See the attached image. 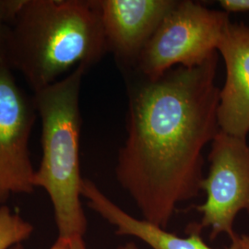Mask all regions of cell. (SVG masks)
Segmentation results:
<instances>
[{
	"mask_svg": "<svg viewBox=\"0 0 249 249\" xmlns=\"http://www.w3.org/2000/svg\"><path fill=\"white\" fill-rule=\"evenodd\" d=\"M218 62L217 52L199 66L175 67L129 99L116 178L143 220L165 230L178 203L199 195L204 148L221 131Z\"/></svg>",
	"mask_w": 249,
	"mask_h": 249,
	"instance_id": "1",
	"label": "cell"
},
{
	"mask_svg": "<svg viewBox=\"0 0 249 249\" xmlns=\"http://www.w3.org/2000/svg\"><path fill=\"white\" fill-rule=\"evenodd\" d=\"M107 51L97 0H22L10 25L5 65L36 92L73 68L89 69Z\"/></svg>",
	"mask_w": 249,
	"mask_h": 249,
	"instance_id": "2",
	"label": "cell"
},
{
	"mask_svg": "<svg viewBox=\"0 0 249 249\" xmlns=\"http://www.w3.org/2000/svg\"><path fill=\"white\" fill-rule=\"evenodd\" d=\"M89 69L80 65L68 76L34 92L41 119L42 159L36 170L35 187L44 188L53 204L58 238L83 237L87 219L80 196V87Z\"/></svg>",
	"mask_w": 249,
	"mask_h": 249,
	"instance_id": "3",
	"label": "cell"
},
{
	"mask_svg": "<svg viewBox=\"0 0 249 249\" xmlns=\"http://www.w3.org/2000/svg\"><path fill=\"white\" fill-rule=\"evenodd\" d=\"M229 22V14L223 10L178 1L143 48L137 61L140 71L153 80L178 66L203 64L217 53Z\"/></svg>",
	"mask_w": 249,
	"mask_h": 249,
	"instance_id": "4",
	"label": "cell"
},
{
	"mask_svg": "<svg viewBox=\"0 0 249 249\" xmlns=\"http://www.w3.org/2000/svg\"><path fill=\"white\" fill-rule=\"evenodd\" d=\"M209 154L210 169L203 178L202 204L194 206L201 214L200 230L211 229V239L227 234L231 241L238 235L233 222L242 211L249 213V143L246 138L220 131Z\"/></svg>",
	"mask_w": 249,
	"mask_h": 249,
	"instance_id": "5",
	"label": "cell"
},
{
	"mask_svg": "<svg viewBox=\"0 0 249 249\" xmlns=\"http://www.w3.org/2000/svg\"><path fill=\"white\" fill-rule=\"evenodd\" d=\"M37 116L34 96L18 86L10 69L0 65V206L11 195L36 188L29 143Z\"/></svg>",
	"mask_w": 249,
	"mask_h": 249,
	"instance_id": "6",
	"label": "cell"
},
{
	"mask_svg": "<svg viewBox=\"0 0 249 249\" xmlns=\"http://www.w3.org/2000/svg\"><path fill=\"white\" fill-rule=\"evenodd\" d=\"M177 0H97L108 51L126 63L140 54Z\"/></svg>",
	"mask_w": 249,
	"mask_h": 249,
	"instance_id": "7",
	"label": "cell"
},
{
	"mask_svg": "<svg viewBox=\"0 0 249 249\" xmlns=\"http://www.w3.org/2000/svg\"><path fill=\"white\" fill-rule=\"evenodd\" d=\"M226 68L220 91L218 122L221 131L246 138L249 133V26L229 22L217 47Z\"/></svg>",
	"mask_w": 249,
	"mask_h": 249,
	"instance_id": "8",
	"label": "cell"
},
{
	"mask_svg": "<svg viewBox=\"0 0 249 249\" xmlns=\"http://www.w3.org/2000/svg\"><path fill=\"white\" fill-rule=\"evenodd\" d=\"M81 196L88 200V206L91 210L116 227V234L136 237L152 249H215L209 247L202 239V231L197 223L188 224V236L180 237L174 232L126 213L89 179L82 181ZM224 249H241L240 236L231 241V246Z\"/></svg>",
	"mask_w": 249,
	"mask_h": 249,
	"instance_id": "9",
	"label": "cell"
},
{
	"mask_svg": "<svg viewBox=\"0 0 249 249\" xmlns=\"http://www.w3.org/2000/svg\"><path fill=\"white\" fill-rule=\"evenodd\" d=\"M34 226L8 206H0V249H9L28 239Z\"/></svg>",
	"mask_w": 249,
	"mask_h": 249,
	"instance_id": "10",
	"label": "cell"
},
{
	"mask_svg": "<svg viewBox=\"0 0 249 249\" xmlns=\"http://www.w3.org/2000/svg\"><path fill=\"white\" fill-rule=\"evenodd\" d=\"M22 0H0V65H5L10 25Z\"/></svg>",
	"mask_w": 249,
	"mask_h": 249,
	"instance_id": "11",
	"label": "cell"
},
{
	"mask_svg": "<svg viewBox=\"0 0 249 249\" xmlns=\"http://www.w3.org/2000/svg\"><path fill=\"white\" fill-rule=\"evenodd\" d=\"M220 6L227 14L249 12V0H221Z\"/></svg>",
	"mask_w": 249,
	"mask_h": 249,
	"instance_id": "12",
	"label": "cell"
},
{
	"mask_svg": "<svg viewBox=\"0 0 249 249\" xmlns=\"http://www.w3.org/2000/svg\"><path fill=\"white\" fill-rule=\"evenodd\" d=\"M9 249H23V248H22L21 244H18ZM49 249H70V240L57 238L56 242Z\"/></svg>",
	"mask_w": 249,
	"mask_h": 249,
	"instance_id": "13",
	"label": "cell"
},
{
	"mask_svg": "<svg viewBox=\"0 0 249 249\" xmlns=\"http://www.w3.org/2000/svg\"><path fill=\"white\" fill-rule=\"evenodd\" d=\"M70 249H86L83 237L78 236L70 240Z\"/></svg>",
	"mask_w": 249,
	"mask_h": 249,
	"instance_id": "14",
	"label": "cell"
},
{
	"mask_svg": "<svg viewBox=\"0 0 249 249\" xmlns=\"http://www.w3.org/2000/svg\"><path fill=\"white\" fill-rule=\"evenodd\" d=\"M116 249H139V248L133 242H129L127 244H124L123 246H120V247L116 248Z\"/></svg>",
	"mask_w": 249,
	"mask_h": 249,
	"instance_id": "15",
	"label": "cell"
}]
</instances>
